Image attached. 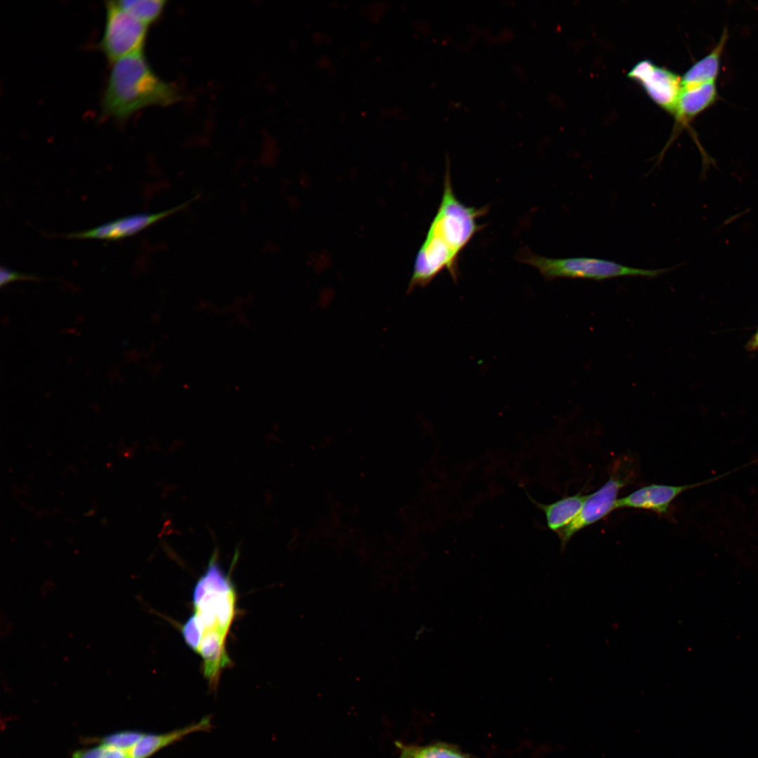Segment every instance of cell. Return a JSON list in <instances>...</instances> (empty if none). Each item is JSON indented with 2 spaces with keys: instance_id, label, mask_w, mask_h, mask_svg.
I'll list each match as a JSON object with an SVG mask.
<instances>
[{
  "instance_id": "ac0fdd59",
  "label": "cell",
  "mask_w": 758,
  "mask_h": 758,
  "mask_svg": "<svg viewBox=\"0 0 758 758\" xmlns=\"http://www.w3.org/2000/svg\"><path fill=\"white\" fill-rule=\"evenodd\" d=\"M0 286L3 287L8 283L18 281V280H31L36 281L39 278L33 274H27L13 271L7 267H1L0 271Z\"/></svg>"
},
{
  "instance_id": "9a60e30c",
  "label": "cell",
  "mask_w": 758,
  "mask_h": 758,
  "mask_svg": "<svg viewBox=\"0 0 758 758\" xmlns=\"http://www.w3.org/2000/svg\"><path fill=\"white\" fill-rule=\"evenodd\" d=\"M118 4L133 17L149 25L155 21L164 7L162 0H120Z\"/></svg>"
},
{
  "instance_id": "3957f363",
  "label": "cell",
  "mask_w": 758,
  "mask_h": 758,
  "mask_svg": "<svg viewBox=\"0 0 758 758\" xmlns=\"http://www.w3.org/2000/svg\"><path fill=\"white\" fill-rule=\"evenodd\" d=\"M177 100L173 86L157 76L140 50L112 63L102 97V113L122 121L144 107Z\"/></svg>"
},
{
  "instance_id": "7c38bea8",
  "label": "cell",
  "mask_w": 758,
  "mask_h": 758,
  "mask_svg": "<svg viewBox=\"0 0 758 758\" xmlns=\"http://www.w3.org/2000/svg\"><path fill=\"white\" fill-rule=\"evenodd\" d=\"M527 496L534 505L541 510L545 517L547 528L556 534L568 526L578 514L587 497L581 492L566 496L552 503L543 504Z\"/></svg>"
},
{
  "instance_id": "5b68a950",
  "label": "cell",
  "mask_w": 758,
  "mask_h": 758,
  "mask_svg": "<svg viewBox=\"0 0 758 758\" xmlns=\"http://www.w3.org/2000/svg\"><path fill=\"white\" fill-rule=\"evenodd\" d=\"M623 460H618L612 467L608 480L599 488L587 495L578 514L573 521L557 533L562 551L576 533L604 519L616 510L619 491L629 484L633 477L632 469Z\"/></svg>"
},
{
  "instance_id": "9c48e42d",
  "label": "cell",
  "mask_w": 758,
  "mask_h": 758,
  "mask_svg": "<svg viewBox=\"0 0 758 758\" xmlns=\"http://www.w3.org/2000/svg\"><path fill=\"white\" fill-rule=\"evenodd\" d=\"M197 197L198 196L194 197L181 204L164 211L155 213H143L128 215L106 222L91 230L68 234L66 235V237L71 239L118 240L130 237L148 227L152 224L159 222L164 218L185 208L191 202L197 199Z\"/></svg>"
},
{
  "instance_id": "2e32d148",
  "label": "cell",
  "mask_w": 758,
  "mask_h": 758,
  "mask_svg": "<svg viewBox=\"0 0 758 758\" xmlns=\"http://www.w3.org/2000/svg\"><path fill=\"white\" fill-rule=\"evenodd\" d=\"M143 734L144 733L138 731H122L105 736L100 743L128 752Z\"/></svg>"
},
{
  "instance_id": "8fae6325",
  "label": "cell",
  "mask_w": 758,
  "mask_h": 758,
  "mask_svg": "<svg viewBox=\"0 0 758 758\" xmlns=\"http://www.w3.org/2000/svg\"><path fill=\"white\" fill-rule=\"evenodd\" d=\"M716 96L714 82L682 86L672 114L678 124L684 125L712 104Z\"/></svg>"
},
{
  "instance_id": "6da1fadb",
  "label": "cell",
  "mask_w": 758,
  "mask_h": 758,
  "mask_svg": "<svg viewBox=\"0 0 758 758\" xmlns=\"http://www.w3.org/2000/svg\"><path fill=\"white\" fill-rule=\"evenodd\" d=\"M194 613L182 627L185 643L202 658L208 685L215 689L221 671L230 663L226 638L236 614L237 594L229 575L221 568L218 553L193 591Z\"/></svg>"
},
{
  "instance_id": "52a82bcc",
  "label": "cell",
  "mask_w": 758,
  "mask_h": 758,
  "mask_svg": "<svg viewBox=\"0 0 758 758\" xmlns=\"http://www.w3.org/2000/svg\"><path fill=\"white\" fill-rule=\"evenodd\" d=\"M627 77L639 84L658 106L673 114L682 88L678 74L645 59L636 63Z\"/></svg>"
},
{
  "instance_id": "8992f818",
  "label": "cell",
  "mask_w": 758,
  "mask_h": 758,
  "mask_svg": "<svg viewBox=\"0 0 758 758\" xmlns=\"http://www.w3.org/2000/svg\"><path fill=\"white\" fill-rule=\"evenodd\" d=\"M105 25L98 46L112 64L142 50L147 25L123 9L117 1L105 2Z\"/></svg>"
},
{
  "instance_id": "30bf717a",
  "label": "cell",
  "mask_w": 758,
  "mask_h": 758,
  "mask_svg": "<svg viewBox=\"0 0 758 758\" xmlns=\"http://www.w3.org/2000/svg\"><path fill=\"white\" fill-rule=\"evenodd\" d=\"M212 728L211 718L206 716L197 722L163 733H144L128 752L129 758H149L160 750L172 745L190 734L208 731Z\"/></svg>"
},
{
  "instance_id": "7a4b0ae2",
  "label": "cell",
  "mask_w": 758,
  "mask_h": 758,
  "mask_svg": "<svg viewBox=\"0 0 758 758\" xmlns=\"http://www.w3.org/2000/svg\"><path fill=\"white\" fill-rule=\"evenodd\" d=\"M488 211V206H467L457 198L447 167L441 199L418 251L408 292L427 286L443 270H447L453 280L457 279L459 254L484 227L478 219Z\"/></svg>"
},
{
  "instance_id": "ba28073f",
  "label": "cell",
  "mask_w": 758,
  "mask_h": 758,
  "mask_svg": "<svg viewBox=\"0 0 758 758\" xmlns=\"http://www.w3.org/2000/svg\"><path fill=\"white\" fill-rule=\"evenodd\" d=\"M754 464L751 461L731 471L726 472L711 479L685 485H667L651 484L641 487L630 494L618 498L616 510L634 508L652 511L659 515L667 514L671 503L681 493L696 487L710 484L722 479L743 467Z\"/></svg>"
},
{
  "instance_id": "e0dca14e",
  "label": "cell",
  "mask_w": 758,
  "mask_h": 758,
  "mask_svg": "<svg viewBox=\"0 0 758 758\" xmlns=\"http://www.w3.org/2000/svg\"><path fill=\"white\" fill-rule=\"evenodd\" d=\"M72 758H129L128 752L100 744L98 746L74 752Z\"/></svg>"
},
{
  "instance_id": "277c9868",
  "label": "cell",
  "mask_w": 758,
  "mask_h": 758,
  "mask_svg": "<svg viewBox=\"0 0 758 758\" xmlns=\"http://www.w3.org/2000/svg\"><path fill=\"white\" fill-rule=\"evenodd\" d=\"M520 258L521 262L536 268L547 280L571 278L600 281L623 277L653 279L672 269H641L594 258H552L529 251L524 252Z\"/></svg>"
},
{
  "instance_id": "d6986e66",
  "label": "cell",
  "mask_w": 758,
  "mask_h": 758,
  "mask_svg": "<svg viewBox=\"0 0 758 758\" xmlns=\"http://www.w3.org/2000/svg\"><path fill=\"white\" fill-rule=\"evenodd\" d=\"M747 348L751 350H758V329L747 344Z\"/></svg>"
},
{
  "instance_id": "4fadbf2b",
  "label": "cell",
  "mask_w": 758,
  "mask_h": 758,
  "mask_svg": "<svg viewBox=\"0 0 758 758\" xmlns=\"http://www.w3.org/2000/svg\"><path fill=\"white\" fill-rule=\"evenodd\" d=\"M726 39L723 34L719 44L707 55L693 64L681 78L682 86L714 82L719 69V59Z\"/></svg>"
},
{
  "instance_id": "5bb4252c",
  "label": "cell",
  "mask_w": 758,
  "mask_h": 758,
  "mask_svg": "<svg viewBox=\"0 0 758 758\" xmlns=\"http://www.w3.org/2000/svg\"><path fill=\"white\" fill-rule=\"evenodd\" d=\"M398 758H472L458 746L444 742L427 745L406 744L396 741Z\"/></svg>"
}]
</instances>
